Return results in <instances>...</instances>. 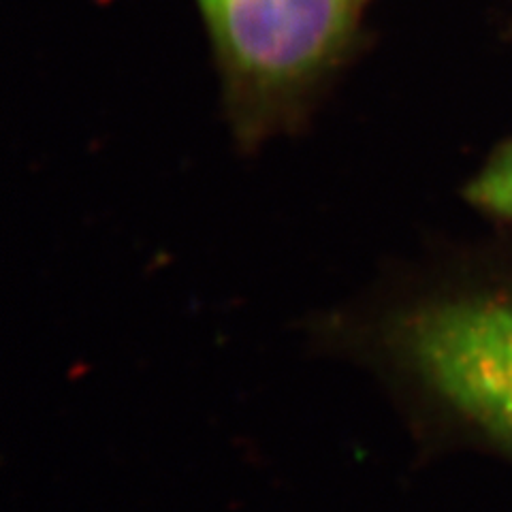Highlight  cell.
I'll list each match as a JSON object with an SVG mask.
<instances>
[{
	"mask_svg": "<svg viewBox=\"0 0 512 512\" xmlns=\"http://www.w3.org/2000/svg\"><path fill=\"white\" fill-rule=\"evenodd\" d=\"M310 350L370 374L412 427L453 423L512 451V295H393L320 312Z\"/></svg>",
	"mask_w": 512,
	"mask_h": 512,
	"instance_id": "1",
	"label": "cell"
},
{
	"mask_svg": "<svg viewBox=\"0 0 512 512\" xmlns=\"http://www.w3.org/2000/svg\"><path fill=\"white\" fill-rule=\"evenodd\" d=\"M224 69L242 94L278 101L340 56L357 0H197Z\"/></svg>",
	"mask_w": 512,
	"mask_h": 512,
	"instance_id": "2",
	"label": "cell"
},
{
	"mask_svg": "<svg viewBox=\"0 0 512 512\" xmlns=\"http://www.w3.org/2000/svg\"><path fill=\"white\" fill-rule=\"evenodd\" d=\"M478 210L512 220V143L495 154L468 186Z\"/></svg>",
	"mask_w": 512,
	"mask_h": 512,
	"instance_id": "3",
	"label": "cell"
}]
</instances>
